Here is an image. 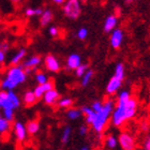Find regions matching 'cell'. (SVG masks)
Here are the masks:
<instances>
[{
	"label": "cell",
	"instance_id": "37",
	"mask_svg": "<svg viewBox=\"0 0 150 150\" xmlns=\"http://www.w3.org/2000/svg\"><path fill=\"white\" fill-rule=\"evenodd\" d=\"M143 149L150 150V134L148 135L147 137H146V139H145V142H144V148H143Z\"/></svg>",
	"mask_w": 150,
	"mask_h": 150
},
{
	"label": "cell",
	"instance_id": "14",
	"mask_svg": "<svg viewBox=\"0 0 150 150\" xmlns=\"http://www.w3.org/2000/svg\"><path fill=\"white\" fill-rule=\"evenodd\" d=\"M81 115L85 116V120L87 122V125H92V122H93V119L96 117V112L93 110H91L90 106H83L81 110Z\"/></svg>",
	"mask_w": 150,
	"mask_h": 150
},
{
	"label": "cell",
	"instance_id": "41",
	"mask_svg": "<svg viewBox=\"0 0 150 150\" xmlns=\"http://www.w3.org/2000/svg\"><path fill=\"white\" fill-rule=\"evenodd\" d=\"M35 15L41 16L42 15V13H43V10L40 9V8H38V9H35Z\"/></svg>",
	"mask_w": 150,
	"mask_h": 150
},
{
	"label": "cell",
	"instance_id": "45",
	"mask_svg": "<svg viewBox=\"0 0 150 150\" xmlns=\"http://www.w3.org/2000/svg\"><path fill=\"white\" fill-rule=\"evenodd\" d=\"M11 1H12L13 3H18L19 1H21V0H11Z\"/></svg>",
	"mask_w": 150,
	"mask_h": 150
},
{
	"label": "cell",
	"instance_id": "43",
	"mask_svg": "<svg viewBox=\"0 0 150 150\" xmlns=\"http://www.w3.org/2000/svg\"><path fill=\"white\" fill-rule=\"evenodd\" d=\"M54 2L57 3V4H63V3L66 2V0H53Z\"/></svg>",
	"mask_w": 150,
	"mask_h": 150
},
{
	"label": "cell",
	"instance_id": "21",
	"mask_svg": "<svg viewBox=\"0 0 150 150\" xmlns=\"http://www.w3.org/2000/svg\"><path fill=\"white\" fill-rule=\"evenodd\" d=\"M71 136H72V128L70 125H67V127H64V129L62 130V133H61V143L68 144L69 141L71 139Z\"/></svg>",
	"mask_w": 150,
	"mask_h": 150
},
{
	"label": "cell",
	"instance_id": "23",
	"mask_svg": "<svg viewBox=\"0 0 150 150\" xmlns=\"http://www.w3.org/2000/svg\"><path fill=\"white\" fill-rule=\"evenodd\" d=\"M66 116L69 120H77V119L81 118V110L72 108V107H71V108H69V110H67Z\"/></svg>",
	"mask_w": 150,
	"mask_h": 150
},
{
	"label": "cell",
	"instance_id": "7",
	"mask_svg": "<svg viewBox=\"0 0 150 150\" xmlns=\"http://www.w3.org/2000/svg\"><path fill=\"white\" fill-rule=\"evenodd\" d=\"M44 63H45V68H46L50 72H59L60 70V63L58 61L56 57L53 55H47L44 59Z\"/></svg>",
	"mask_w": 150,
	"mask_h": 150
},
{
	"label": "cell",
	"instance_id": "39",
	"mask_svg": "<svg viewBox=\"0 0 150 150\" xmlns=\"http://www.w3.org/2000/svg\"><path fill=\"white\" fill-rule=\"evenodd\" d=\"M0 50L4 52V53H6L9 50V44L6 43V42H2V43L0 44Z\"/></svg>",
	"mask_w": 150,
	"mask_h": 150
},
{
	"label": "cell",
	"instance_id": "36",
	"mask_svg": "<svg viewBox=\"0 0 150 150\" xmlns=\"http://www.w3.org/2000/svg\"><path fill=\"white\" fill-rule=\"evenodd\" d=\"M48 31H50V35L52 37H57V35H59V29L57 28V27H50Z\"/></svg>",
	"mask_w": 150,
	"mask_h": 150
},
{
	"label": "cell",
	"instance_id": "1",
	"mask_svg": "<svg viewBox=\"0 0 150 150\" xmlns=\"http://www.w3.org/2000/svg\"><path fill=\"white\" fill-rule=\"evenodd\" d=\"M136 110H137V101L132 97L127 103H116L110 117L112 125L116 128L121 127L125 121L135 117Z\"/></svg>",
	"mask_w": 150,
	"mask_h": 150
},
{
	"label": "cell",
	"instance_id": "26",
	"mask_svg": "<svg viewBox=\"0 0 150 150\" xmlns=\"http://www.w3.org/2000/svg\"><path fill=\"white\" fill-rule=\"evenodd\" d=\"M130 99H131V93L127 90H122L121 92L118 94V98H117V102H116V103H127Z\"/></svg>",
	"mask_w": 150,
	"mask_h": 150
},
{
	"label": "cell",
	"instance_id": "16",
	"mask_svg": "<svg viewBox=\"0 0 150 150\" xmlns=\"http://www.w3.org/2000/svg\"><path fill=\"white\" fill-rule=\"evenodd\" d=\"M26 130L29 135H35L40 131V123L38 120H30L26 125Z\"/></svg>",
	"mask_w": 150,
	"mask_h": 150
},
{
	"label": "cell",
	"instance_id": "20",
	"mask_svg": "<svg viewBox=\"0 0 150 150\" xmlns=\"http://www.w3.org/2000/svg\"><path fill=\"white\" fill-rule=\"evenodd\" d=\"M105 144H106V147L108 148V149H110V150L116 149V147L118 146V138L112 134L107 135L106 138H105Z\"/></svg>",
	"mask_w": 150,
	"mask_h": 150
},
{
	"label": "cell",
	"instance_id": "28",
	"mask_svg": "<svg viewBox=\"0 0 150 150\" xmlns=\"http://www.w3.org/2000/svg\"><path fill=\"white\" fill-rule=\"evenodd\" d=\"M35 81L39 85H43L45 83L48 81V78H47V75L43 72H38L35 74Z\"/></svg>",
	"mask_w": 150,
	"mask_h": 150
},
{
	"label": "cell",
	"instance_id": "19",
	"mask_svg": "<svg viewBox=\"0 0 150 150\" xmlns=\"http://www.w3.org/2000/svg\"><path fill=\"white\" fill-rule=\"evenodd\" d=\"M8 98H9L13 107H14V110H17L21 106V99L14 91H8Z\"/></svg>",
	"mask_w": 150,
	"mask_h": 150
},
{
	"label": "cell",
	"instance_id": "30",
	"mask_svg": "<svg viewBox=\"0 0 150 150\" xmlns=\"http://www.w3.org/2000/svg\"><path fill=\"white\" fill-rule=\"evenodd\" d=\"M88 71V64H81L77 69L75 70V74L78 77H83V75Z\"/></svg>",
	"mask_w": 150,
	"mask_h": 150
},
{
	"label": "cell",
	"instance_id": "22",
	"mask_svg": "<svg viewBox=\"0 0 150 150\" xmlns=\"http://www.w3.org/2000/svg\"><path fill=\"white\" fill-rule=\"evenodd\" d=\"M10 130H11V122H9L4 118L0 119V136L8 134Z\"/></svg>",
	"mask_w": 150,
	"mask_h": 150
},
{
	"label": "cell",
	"instance_id": "42",
	"mask_svg": "<svg viewBox=\"0 0 150 150\" xmlns=\"http://www.w3.org/2000/svg\"><path fill=\"white\" fill-rule=\"evenodd\" d=\"M142 129H143L144 131H148V130H149V125H147V122H144V123L142 125Z\"/></svg>",
	"mask_w": 150,
	"mask_h": 150
},
{
	"label": "cell",
	"instance_id": "6",
	"mask_svg": "<svg viewBox=\"0 0 150 150\" xmlns=\"http://www.w3.org/2000/svg\"><path fill=\"white\" fill-rule=\"evenodd\" d=\"M13 133H14V136H15L16 141L19 142V143H23V142L26 141L27 138V130H26V125L23 123L22 121H15L13 123Z\"/></svg>",
	"mask_w": 150,
	"mask_h": 150
},
{
	"label": "cell",
	"instance_id": "17",
	"mask_svg": "<svg viewBox=\"0 0 150 150\" xmlns=\"http://www.w3.org/2000/svg\"><path fill=\"white\" fill-rule=\"evenodd\" d=\"M26 56V50L25 48H22V50H19L17 53L12 57V59L10 61L11 63V66H19V63L22 62L23 59L25 58Z\"/></svg>",
	"mask_w": 150,
	"mask_h": 150
},
{
	"label": "cell",
	"instance_id": "18",
	"mask_svg": "<svg viewBox=\"0 0 150 150\" xmlns=\"http://www.w3.org/2000/svg\"><path fill=\"white\" fill-rule=\"evenodd\" d=\"M53 19V13L50 10H45L43 11L42 15L40 16V24L41 26H46L48 25Z\"/></svg>",
	"mask_w": 150,
	"mask_h": 150
},
{
	"label": "cell",
	"instance_id": "46",
	"mask_svg": "<svg viewBox=\"0 0 150 150\" xmlns=\"http://www.w3.org/2000/svg\"><path fill=\"white\" fill-rule=\"evenodd\" d=\"M132 1H133V0H125V2L127 3H131Z\"/></svg>",
	"mask_w": 150,
	"mask_h": 150
},
{
	"label": "cell",
	"instance_id": "34",
	"mask_svg": "<svg viewBox=\"0 0 150 150\" xmlns=\"http://www.w3.org/2000/svg\"><path fill=\"white\" fill-rule=\"evenodd\" d=\"M42 86V88H43V90L45 91V92H47V91L52 90V89H54V81H48L47 83H45V84L41 85Z\"/></svg>",
	"mask_w": 150,
	"mask_h": 150
},
{
	"label": "cell",
	"instance_id": "40",
	"mask_svg": "<svg viewBox=\"0 0 150 150\" xmlns=\"http://www.w3.org/2000/svg\"><path fill=\"white\" fill-rule=\"evenodd\" d=\"M6 60V53L0 50V63H3Z\"/></svg>",
	"mask_w": 150,
	"mask_h": 150
},
{
	"label": "cell",
	"instance_id": "50",
	"mask_svg": "<svg viewBox=\"0 0 150 150\" xmlns=\"http://www.w3.org/2000/svg\"><path fill=\"white\" fill-rule=\"evenodd\" d=\"M138 150H145V149H138Z\"/></svg>",
	"mask_w": 150,
	"mask_h": 150
},
{
	"label": "cell",
	"instance_id": "12",
	"mask_svg": "<svg viewBox=\"0 0 150 150\" xmlns=\"http://www.w3.org/2000/svg\"><path fill=\"white\" fill-rule=\"evenodd\" d=\"M40 63H41L40 56H32V57H30L29 59L26 60V61H24V63H23V68H24V69H29L32 71V70L35 69Z\"/></svg>",
	"mask_w": 150,
	"mask_h": 150
},
{
	"label": "cell",
	"instance_id": "15",
	"mask_svg": "<svg viewBox=\"0 0 150 150\" xmlns=\"http://www.w3.org/2000/svg\"><path fill=\"white\" fill-rule=\"evenodd\" d=\"M38 99L35 98V93H33V91L32 90H28L26 91L25 93H24V97H23V102L25 104L26 106H32V105H35L37 103Z\"/></svg>",
	"mask_w": 150,
	"mask_h": 150
},
{
	"label": "cell",
	"instance_id": "25",
	"mask_svg": "<svg viewBox=\"0 0 150 150\" xmlns=\"http://www.w3.org/2000/svg\"><path fill=\"white\" fill-rule=\"evenodd\" d=\"M92 77H93V71L92 70H88L87 72L83 75V77H81V86L83 87L88 86L89 83L91 81V79H92Z\"/></svg>",
	"mask_w": 150,
	"mask_h": 150
},
{
	"label": "cell",
	"instance_id": "11",
	"mask_svg": "<svg viewBox=\"0 0 150 150\" xmlns=\"http://www.w3.org/2000/svg\"><path fill=\"white\" fill-rule=\"evenodd\" d=\"M81 64V56L77 55V54L70 55V56L68 57V59H67V67H68V69H70V70H76Z\"/></svg>",
	"mask_w": 150,
	"mask_h": 150
},
{
	"label": "cell",
	"instance_id": "35",
	"mask_svg": "<svg viewBox=\"0 0 150 150\" xmlns=\"http://www.w3.org/2000/svg\"><path fill=\"white\" fill-rule=\"evenodd\" d=\"M88 133V127L86 125H83L78 128V134L81 136H85Z\"/></svg>",
	"mask_w": 150,
	"mask_h": 150
},
{
	"label": "cell",
	"instance_id": "2",
	"mask_svg": "<svg viewBox=\"0 0 150 150\" xmlns=\"http://www.w3.org/2000/svg\"><path fill=\"white\" fill-rule=\"evenodd\" d=\"M27 74L23 66H12L6 71V77L0 81V88L4 91H14L18 85L26 81Z\"/></svg>",
	"mask_w": 150,
	"mask_h": 150
},
{
	"label": "cell",
	"instance_id": "38",
	"mask_svg": "<svg viewBox=\"0 0 150 150\" xmlns=\"http://www.w3.org/2000/svg\"><path fill=\"white\" fill-rule=\"evenodd\" d=\"M25 14H26V16H28V17L35 16V9H32V8H28V9H27V10L25 11Z\"/></svg>",
	"mask_w": 150,
	"mask_h": 150
},
{
	"label": "cell",
	"instance_id": "29",
	"mask_svg": "<svg viewBox=\"0 0 150 150\" xmlns=\"http://www.w3.org/2000/svg\"><path fill=\"white\" fill-rule=\"evenodd\" d=\"M2 118L8 120L9 122H13L14 120V110H2Z\"/></svg>",
	"mask_w": 150,
	"mask_h": 150
},
{
	"label": "cell",
	"instance_id": "49",
	"mask_svg": "<svg viewBox=\"0 0 150 150\" xmlns=\"http://www.w3.org/2000/svg\"><path fill=\"white\" fill-rule=\"evenodd\" d=\"M1 118H2V116H1V114H0V119H1Z\"/></svg>",
	"mask_w": 150,
	"mask_h": 150
},
{
	"label": "cell",
	"instance_id": "48",
	"mask_svg": "<svg viewBox=\"0 0 150 150\" xmlns=\"http://www.w3.org/2000/svg\"><path fill=\"white\" fill-rule=\"evenodd\" d=\"M0 110H1V102H0Z\"/></svg>",
	"mask_w": 150,
	"mask_h": 150
},
{
	"label": "cell",
	"instance_id": "24",
	"mask_svg": "<svg viewBox=\"0 0 150 150\" xmlns=\"http://www.w3.org/2000/svg\"><path fill=\"white\" fill-rule=\"evenodd\" d=\"M57 103H58V106L60 108H71L74 102L71 98H62V99H59Z\"/></svg>",
	"mask_w": 150,
	"mask_h": 150
},
{
	"label": "cell",
	"instance_id": "33",
	"mask_svg": "<svg viewBox=\"0 0 150 150\" xmlns=\"http://www.w3.org/2000/svg\"><path fill=\"white\" fill-rule=\"evenodd\" d=\"M88 35V30L86 28H81L77 31V38L79 40H85Z\"/></svg>",
	"mask_w": 150,
	"mask_h": 150
},
{
	"label": "cell",
	"instance_id": "3",
	"mask_svg": "<svg viewBox=\"0 0 150 150\" xmlns=\"http://www.w3.org/2000/svg\"><path fill=\"white\" fill-rule=\"evenodd\" d=\"M115 105H116V102L112 99H107L103 103V108L99 112H96V117H94L91 127H92V129L97 133L102 134L104 132L107 123H108V120L112 117V110L115 108Z\"/></svg>",
	"mask_w": 150,
	"mask_h": 150
},
{
	"label": "cell",
	"instance_id": "32",
	"mask_svg": "<svg viewBox=\"0 0 150 150\" xmlns=\"http://www.w3.org/2000/svg\"><path fill=\"white\" fill-rule=\"evenodd\" d=\"M90 107L94 112H99L103 108V102H101V101H94Z\"/></svg>",
	"mask_w": 150,
	"mask_h": 150
},
{
	"label": "cell",
	"instance_id": "9",
	"mask_svg": "<svg viewBox=\"0 0 150 150\" xmlns=\"http://www.w3.org/2000/svg\"><path fill=\"white\" fill-rule=\"evenodd\" d=\"M122 40H123V32L121 29H115L110 37V45L112 48L118 50L121 46Z\"/></svg>",
	"mask_w": 150,
	"mask_h": 150
},
{
	"label": "cell",
	"instance_id": "4",
	"mask_svg": "<svg viewBox=\"0 0 150 150\" xmlns=\"http://www.w3.org/2000/svg\"><path fill=\"white\" fill-rule=\"evenodd\" d=\"M64 15L68 18L76 19L81 15V2L79 0H68L63 6Z\"/></svg>",
	"mask_w": 150,
	"mask_h": 150
},
{
	"label": "cell",
	"instance_id": "10",
	"mask_svg": "<svg viewBox=\"0 0 150 150\" xmlns=\"http://www.w3.org/2000/svg\"><path fill=\"white\" fill-rule=\"evenodd\" d=\"M42 99H43L44 103L47 104V105H54L59 100V92L54 88L52 90L45 92V94L43 96Z\"/></svg>",
	"mask_w": 150,
	"mask_h": 150
},
{
	"label": "cell",
	"instance_id": "47",
	"mask_svg": "<svg viewBox=\"0 0 150 150\" xmlns=\"http://www.w3.org/2000/svg\"><path fill=\"white\" fill-rule=\"evenodd\" d=\"M81 1H84V2H86V1H87V0H81Z\"/></svg>",
	"mask_w": 150,
	"mask_h": 150
},
{
	"label": "cell",
	"instance_id": "13",
	"mask_svg": "<svg viewBox=\"0 0 150 150\" xmlns=\"http://www.w3.org/2000/svg\"><path fill=\"white\" fill-rule=\"evenodd\" d=\"M117 22H118V18L116 15H110L107 16L106 19H105V23H104V31L105 32H110L115 29L116 25H117Z\"/></svg>",
	"mask_w": 150,
	"mask_h": 150
},
{
	"label": "cell",
	"instance_id": "44",
	"mask_svg": "<svg viewBox=\"0 0 150 150\" xmlns=\"http://www.w3.org/2000/svg\"><path fill=\"white\" fill-rule=\"evenodd\" d=\"M79 150H90V149H89V148H88V147H81Z\"/></svg>",
	"mask_w": 150,
	"mask_h": 150
},
{
	"label": "cell",
	"instance_id": "5",
	"mask_svg": "<svg viewBox=\"0 0 150 150\" xmlns=\"http://www.w3.org/2000/svg\"><path fill=\"white\" fill-rule=\"evenodd\" d=\"M118 144L122 150H136V141L129 132L123 131L118 136Z\"/></svg>",
	"mask_w": 150,
	"mask_h": 150
},
{
	"label": "cell",
	"instance_id": "27",
	"mask_svg": "<svg viewBox=\"0 0 150 150\" xmlns=\"http://www.w3.org/2000/svg\"><path fill=\"white\" fill-rule=\"evenodd\" d=\"M114 76L119 78L120 81H123V78H125V66H123L122 63H118V64L116 66Z\"/></svg>",
	"mask_w": 150,
	"mask_h": 150
},
{
	"label": "cell",
	"instance_id": "8",
	"mask_svg": "<svg viewBox=\"0 0 150 150\" xmlns=\"http://www.w3.org/2000/svg\"><path fill=\"white\" fill-rule=\"evenodd\" d=\"M122 85V81H120L119 78L115 77V76H112V78L110 79V81L107 83V86H106V93L110 94V96H112V94H115L117 91L120 89Z\"/></svg>",
	"mask_w": 150,
	"mask_h": 150
},
{
	"label": "cell",
	"instance_id": "31",
	"mask_svg": "<svg viewBox=\"0 0 150 150\" xmlns=\"http://www.w3.org/2000/svg\"><path fill=\"white\" fill-rule=\"evenodd\" d=\"M33 93H35V98L39 100V99H42V98H43V96L45 94V91L43 90V88H42L41 85H38L37 87L35 88V90H33Z\"/></svg>",
	"mask_w": 150,
	"mask_h": 150
}]
</instances>
